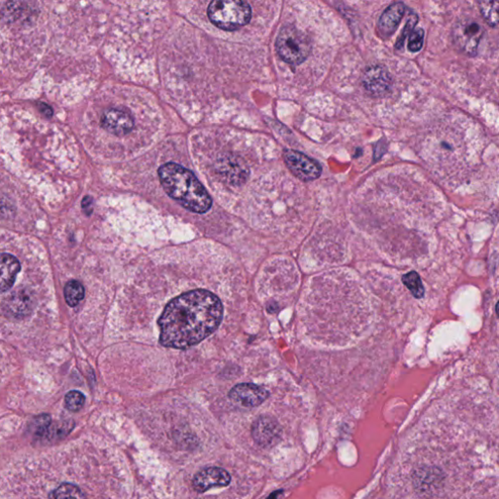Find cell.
Masks as SVG:
<instances>
[{
    "label": "cell",
    "mask_w": 499,
    "mask_h": 499,
    "mask_svg": "<svg viewBox=\"0 0 499 499\" xmlns=\"http://www.w3.org/2000/svg\"><path fill=\"white\" fill-rule=\"evenodd\" d=\"M498 1H484L480 2L481 13L485 18L486 23L496 28L498 24Z\"/></svg>",
    "instance_id": "obj_17"
},
{
    "label": "cell",
    "mask_w": 499,
    "mask_h": 499,
    "mask_svg": "<svg viewBox=\"0 0 499 499\" xmlns=\"http://www.w3.org/2000/svg\"><path fill=\"white\" fill-rule=\"evenodd\" d=\"M224 308L211 291L195 290L168 303L158 321L163 347L185 349L201 342L221 325Z\"/></svg>",
    "instance_id": "obj_1"
},
{
    "label": "cell",
    "mask_w": 499,
    "mask_h": 499,
    "mask_svg": "<svg viewBox=\"0 0 499 499\" xmlns=\"http://www.w3.org/2000/svg\"><path fill=\"white\" fill-rule=\"evenodd\" d=\"M363 85L368 93L375 97H382L389 93L392 86L391 75L384 66H368L363 74Z\"/></svg>",
    "instance_id": "obj_9"
},
{
    "label": "cell",
    "mask_w": 499,
    "mask_h": 499,
    "mask_svg": "<svg viewBox=\"0 0 499 499\" xmlns=\"http://www.w3.org/2000/svg\"><path fill=\"white\" fill-rule=\"evenodd\" d=\"M406 6L402 2H396L384 10L379 21V33L384 38L391 36L404 17Z\"/></svg>",
    "instance_id": "obj_13"
},
{
    "label": "cell",
    "mask_w": 499,
    "mask_h": 499,
    "mask_svg": "<svg viewBox=\"0 0 499 499\" xmlns=\"http://www.w3.org/2000/svg\"><path fill=\"white\" fill-rule=\"evenodd\" d=\"M284 160L291 172L305 182L318 179L322 172L319 163L296 150H286L284 152Z\"/></svg>",
    "instance_id": "obj_6"
},
{
    "label": "cell",
    "mask_w": 499,
    "mask_h": 499,
    "mask_svg": "<svg viewBox=\"0 0 499 499\" xmlns=\"http://www.w3.org/2000/svg\"><path fill=\"white\" fill-rule=\"evenodd\" d=\"M231 476L221 467H208L195 474L192 486L197 493H205L213 488H222L231 484Z\"/></svg>",
    "instance_id": "obj_10"
},
{
    "label": "cell",
    "mask_w": 499,
    "mask_h": 499,
    "mask_svg": "<svg viewBox=\"0 0 499 499\" xmlns=\"http://www.w3.org/2000/svg\"><path fill=\"white\" fill-rule=\"evenodd\" d=\"M276 49L279 56L291 65H301L311 53V43L308 37L296 27H284L278 34Z\"/></svg>",
    "instance_id": "obj_4"
},
{
    "label": "cell",
    "mask_w": 499,
    "mask_h": 499,
    "mask_svg": "<svg viewBox=\"0 0 499 499\" xmlns=\"http://www.w3.org/2000/svg\"><path fill=\"white\" fill-rule=\"evenodd\" d=\"M208 16L217 28L224 31H236L249 23L252 10L247 2L217 0L210 3Z\"/></svg>",
    "instance_id": "obj_3"
},
{
    "label": "cell",
    "mask_w": 499,
    "mask_h": 499,
    "mask_svg": "<svg viewBox=\"0 0 499 499\" xmlns=\"http://www.w3.org/2000/svg\"><path fill=\"white\" fill-rule=\"evenodd\" d=\"M48 499H88L85 493L78 485L71 483H61L52 491Z\"/></svg>",
    "instance_id": "obj_15"
},
{
    "label": "cell",
    "mask_w": 499,
    "mask_h": 499,
    "mask_svg": "<svg viewBox=\"0 0 499 499\" xmlns=\"http://www.w3.org/2000/svg\"><path fill=\"white\" fill-rule=\"evenodd\" d=\"M64 296L66 303L71 308H74L83 300L85 296V290L82 284L76 280H71L66 283L65 289H64Z\"/></svg>",
    "instance_id": "obj_16"
},
{
    "label": "cell",
    "mask_w": 499,
    "mask_h": 499,
    "mask_svg": "<svg viewBox=\"0 0 499 499\" xmlns=\"http://www.w3.org/2000/svg\"><path fill=\"white\" fill-rule=\"evenodd\" d=\"M424 31L422 29H414L410 34L409 50L411 52H419L424 45Z\"/></svg>",
    "instance_id": "obj_19"
},
{
    "label": "cell",
    "mask_w": 499,
    "mask_h": 499,
    "mask_svg": "<svg viewBox=\"0 0 499 499\" xmlns=\"http://www.w3.org/2000/svg\"><path fill=\"white\" fill-rule=\"evenodd\" d=\"M51 417L47 416V414H42V416L37 417L34 419V426H36V433L39 435L45 433L46 430L50 426Z\"/></svg>",
    "instance_id": "obj_22"
},
{
    "label": "cell",
    "mask_w": 499,
    "mask_h": 499,
    "mask_svg": "<svg viewBox=\"0 0 499 499\" xmlns=\"http://www.w3.org/2000/svg\"><path fill=\"white\" fill-rule=\"evenodd\" d=\"M163 189L171 198L194 213L204 214L211 209L212 201L201 182L187 168L167 163L158 170Z\"/></svg>",
    "instance_id": "obj_2"
},
{
    "label": "cell",
    "mask_w": 499,
    "mask_h": 499,
    "mask_svg": "<svg viewBox=\"0 0 499 499\" xmlns=\"http://www.w3.org/2000/svg\"><path fill=\"white\" fill-rule=\"evenodd\" d=\"M101 125L108 133L124 136L134 127V120L128 111L120 108H110L103 113Z\"/></svg>",
    "instance_id": "obj_12"
},
{
    "label": "cell",
    "mask_w": 499,
    "mask_h": 499,
    "mask_svg": "<svg viewBox=\"0 0 499 499\" xmlns=\"http://www.w3.org/2000/svg\"><path fill=\"white\" fill-rule=\"evenodd\" d=\"M252 437L259 446L263 448H271L280 441L282 437V428L273 417H259L252 426Z\"/></svg>",
    "instance_id": "obj_8"
},
{
    "label": "cell",
    "mask_w": 499,
    "mask_h": 499,
    "mask_svg": "<svg viewBox=\"0 0 499 499\" xmlns=\"http://www.w3.org/2000/svg\"><path fill=\"white\" fill-rule=\"evenodd\" d=\"M82 209L86 215L92 214L93 211V200L90 197H85L82 202Z\"/></svg>",
    "instance_id": "obj_24"
},
{
    "label": "cell",
    "mask_w": 499,
    "mask_h": 499,
    "mask_svg": "<svg viewBox=\"0 0 499 499\" xmlns=\"http://www.w3.org/2000/svg\"><path fill=\"white\" fill-rule=\"evenodd\" d=\"M85 403V396L79 391H71L66 395L65 404L66 409L71 412H78L82 409Z\"/></svg>",
    "instance_id": "obj_18"
},
{
    "label": "cell",
    "mask_w": 499,
    "mask_h": 499,
    "mask_svg": "<svg viewBox=\"0 0 499 499\" xmlns=\"http://www.w3.org/2000/svg\"><path fill=\"white\" fill-rule=\"evenodd\" d=\"M485 31L473 19L459 20L453 29L454 44L459 50L469 56H475L483 39Z\"/></svg>",
    "instance_id": "obj_5"
},
{
    "label": "cell",
    "mask_w": 499,
    "mask_h": 499,
    "mask_svg": "<svg viewBox=\"0 0 499 499\" xmlns=\"http://www.w3.org/2000/svg\"><path fill=\"white\" fill-rule=\"evenodd\" d=\"M21 264L16 256L0 254V293L8 291L14 285Z\"/></svg>",
    "instance_id": "obj_14"
},
{
    "label": "cell",
    "mask_w": 499,
    "mask_h": 499,
    "mask_svg": "<svg viewBox=\"0 0 499 499\" xmlns=\"http://www.w3.org/2000/svg\"><path fill=\"white\" fill-rule=\"evenodd\" d=\"M229 398L241 406L258 407L269 396V392L263 387L253 384H237L229 391Z\"/></svg>",
    "instance_id": "obj_11"
},
{
    "label": "cell",
    "mask_w": 499,
    "mask_h": 499,
    "mask_svg": "<svg viewBox=\"0 0 499 499\" xmlns=\"http://www.w3.org/2000/svg\"><path fill=\"white\" fill-rule=\"evenodd\" d=\"M13 206L9 203L8 200L0 197V216L7 217L13 213Z\"/></svg>",
    "instance_id": "obj_23"
},
{
    "label": "cell",
    "mask_w": 499,
    "mask_h": 499,
    "mask_svg": "<svg viewBox=\"0 0 499 499\" xmlns=\"http://www.w3.org/2000/svg\"><path fill=\"white\" fill-rule=\"evenodd\" d=\"M406 282L407 288L410 289L417 296H421L422 293V284L421 279L417 274H412V275H407L406 277Z\"/></svg>",
    "instance_id": "obj_21"
},
{
    "label": "cell",
    "mask_w": 499,
    "mask_h": 499,
    "mask_svg": "<svg viewBox=\"0 0 499 499\" xmlns=\"http://www.w3.org/2000/svg\"><path fill=\"white\" fill-rule=\"evenodd\" d=\"M34 306L36 298L31 291L28 289H19L5 298L1 308L7 317L23 319L31 314Z\"/></svg>",
    "instance_id": "obj_7"
},
{
    "label": "cell",
    "mask_w": 499,
    "mask_h": 499,
    "mask_svg": "<svg viewBox=\"0 0 499 499\" xmlns=\"http://www.w3.org/2000/svg\"><path fill=\"white\" fill-rule=\"evenodd\" d=\"M417 20H419V18H417L416 14L412 13L411 16L409 17V19H407V21L406 27H405L404 29H403V33L401 34V36H400L399 39L397 41V49H402L403 47H404L405 39H406V37L409 36L412 31H414V27H416L417 23Z\"/></svg>",
    "instance_id": "obj_20"
}]
</instances>
